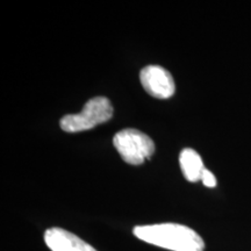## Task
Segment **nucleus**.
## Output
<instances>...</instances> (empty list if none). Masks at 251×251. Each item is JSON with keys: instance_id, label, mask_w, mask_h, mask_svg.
<instances>
[{"instance_id": "f03ea898", "label": "nucleus", "mask_w": 251, "mask_h": 251, "mask_svg": "<svg viewBox=\"0 0 251 251\" xmlns=\"http://www.w3.org/2000/svg\"><path fill=\"white\" fill-rule=\"evenodd\" d=\"M113 106L105 97H94L84 105L78 114H68L61 120V128L67 133L92 129L96 126L111 120Z\"/></svg>"}, {"instance_id": "7ed1b4c3", "label": "nucleus", "mask_w": 251, "mask_h": 251, "mask_svg": "<svg viewBox=\"0 0 251 251\" xmlns=\"http://www.w3.org/2000/svg\"><path fill=\"white\" fill-rule=\"evenodd\" d=\"M113 144L122 159L131 165L142 164L155 152V143L148 135L131 128L115 134Z\"/></svg>"}, {"instance_id": "20e7f679", "label": "nucleus", "mask_w": 251, "mask_h": 251, "mask_svg": "<svg viewBox=\"0 0 251 251\" xmlns=\"http://www.w3.org/2000/svg\"><path fill=\"white\" fill-rule=\"evenodd\" d=\"M140 80L150 96L168 99L175 94L176 85L171 74L158 65H149L140 72Z\"/></svg>"}, {"instance_id": "39448f33", "label": "nucleus", "mask_w": 251, "mask_h": 251, "mask_svg": "<svg viewBox=\"0 0 251 251\" xmlns=\"http://www.w3.org/2000/svg\"><path fill=\"white\" fill-rule=\"evenodd\" d=\"M45 242L51 251H97L92 246L62 228H49Z\"/></svg>"}, {"instance_id": "423d86ee", "label": "nucleus", "mask_w": 251, "mask_h": 251, "mask_svg": "<svg viewBox=\"0 0 251 251\" xmlns=\"http://www.w3.org/2000/svg\"><path fill=\"white\" fill-rule=\"evenodd\" d=\"M179 163L184 177L188 181L196 183L198 180H201V176L203 170H205V166H203L202 158L196 150L185 148L180 152Z\"/></svg>"}, {"instance_id": "0eeeda50", "label": "nucleus", "mask_w": 251, "mask_h": 251, "mask_svg": "<svg viewBox=\"0 0 251 251\" xmlns=\"http://www.w3.org/2000/svg\"><path fill=\"white\" fill-rule=\"evenodd\" d=\"M201 181L203 183V185H205V186H207V187H215L216 186L215 176L213 175L209 170H207V169H205V170H203V172H202Z\"/></svg>"}, {"instance_id": "f257e3e1", "label": "nucleus", "mask_w": 251, "mask_h": 251, "mask_svg": "<svg viewBox=\"0 0 251 251\" xmlns=\"http://www.w3.org/2000/svg\"><path fill=\"white\" fill-rule=\"evenodd\" d=\"M134 235L144 242L172 251H203L205 249L201 236L183 225L137 226L134 228Z\"/></svg>"}]
</instances>
